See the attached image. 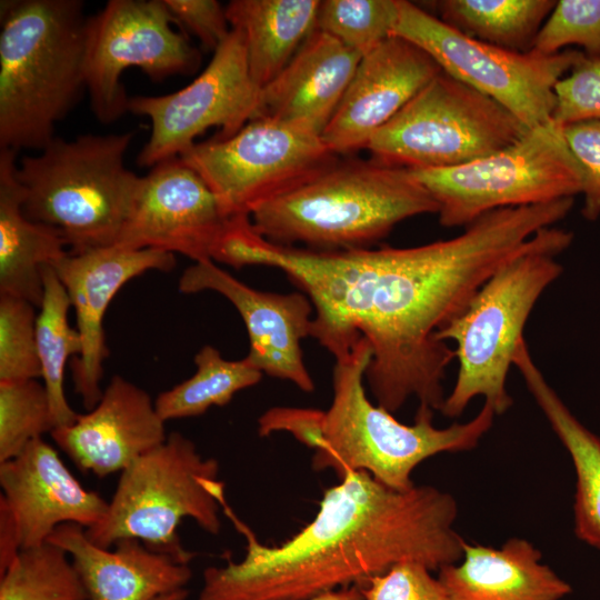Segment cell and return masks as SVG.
Instances as JSON below:
<instances>
[{"mask_svg": "<svg viewBox=\"0 0 600 600\" xmlns=\"http://www.w3.org/2000/svg\"><path fill=\"white\" fill-rule=\"evenodd\" d=\"M572 207L564 198L494 210L454 238L418 247L331 251L273 243L241 216L227 222L212 259L284 272L316 310L310 337L336 361L366 339L372 351L366 378L378 406L393 413L416 397L419 406L440 410L454 353L437 332L538 230Z\"/></svg>", "mask_w": 600, "mask_h": 600, "instance_id": "1", "label": "cell"}, {"mask_svg": "<svg viewBox=\"0 0 600 600\" xmlns=\"http://www.w3.org/2000/svg\"><path fill=\"white\" fill-rule=\"evenodd\" d=\"M218 501L246 538V554L208 567L199 600H303L362 587L404 561L440 570L463 553L453 528L457 502L430 486L399 491L367 472H349L324 491L313 520L277 547L257 539L224 493Z\"/></svg>", "mask_w": 600, "mask_h": 600, "instance_id": "2", "label": "cell"}, {"mask_svg": "<svg viewBox=\"0 0 600 600\" xmlns=\"http://www.w3.org/2000/svg\"><path fill=\"white\" fill-rule=\"evenodd\" d=\"M80 0L0 6V149H44L86 84L88 17Z\"/></svg>", "mask_w": 600, "mask_h": 600, "instance_id": "3", "label": "cell"}, {"mask_svg": "<svg viewBox=\"0 0 600 600\" xmlns=\"http://www.w3.org/2000/svg\"><path fill=\"white\" fill-rule=\"evenodd\" d=\"M429 191L409 169L377 160L332 163L250 214L253 228L283 246L331 251L369 248L401 221L438 213Z\"/></svg>", "mask_w": 600, "mask_h": 600, "instance_id": "4", "label": "cell"}, {"mask_svg": "<svg viewBox=\"0 0 600 600\" xmlns=\"http://www.w3.org/2000/svg\"><path fill=\"white\" fill-rule=\"evenodd\" d=\"M572 240V232L553 226L538 230L437 332L439 341L456 342L459 364L440 409L443 416L459 417L476 397H483L497 416L511 407L507 379L524 326L540 296L561 276L556 258Z\"/></svg>", "mask_w": 600, "mask_h": 600, "instance_id": "5", "label": "cell"}, {"mask_svg": "<svg viewBox=\"0 0 600 600\" xmlns=\"http://www.w3.org/2000/svg\"><path fill=\"white\" fill-rule=\"evenodd\" d=\"M371 358V347L361 338L347 358L336 361L323 443L312 457L316 471L332 470L340 479L349 472H367L389 488L406 491L414 487L411 473L422 461L471 450L492 427L497 414L486 402L470 421L447 428L434 427L433 410L424 406H419L412 424L398 421L367 397L363 377Z\"/></svg>", "mask_w": 600, "mask_h": 600, "instance_id": "6", "label": "cell"}, {"mask_svg": "<svg viewBox=\"0 0 600 600\" xmlns=\"http://www.w3.org/2000/svg\"><path fill=\"white\" fill-rule=\"evenodd\" d=\"M132 138H54L39 154L23 156L16 174L26 217L58 228L71 253L114 246L143 180L124 167Z\"/></svg>", "mask_w": 600, "mask_h": 600, "instance_id": "7", "label": "cell"}, {"mask_svg": "<svg viewBox=\"0 0 600 600\" xmlns=\"http://www.w3.org/2000/svg\"><path fill=\"white\" fill-rule=\"evenodd\" d=\"M220 466L204 458L180 432L138 458L120 472L103 519L86 529L91 542L111 548L121 539H138L150 550L188 563L194 554L181 543L178 526L193 519L210 534L221 529L218 493Z\"/></svg>", "mask_w": 600, "mask_h": 600, "instance_id": "8", "label": "cell"}, {"mask_svg": "<svg viewBox=\"0 0 600 600\" xmlns=\"http://www.w3.org/2000/svg\"><path fill=\"white\" fill-rule=\"evenodd\" d=\"M409 171L438 203L446 228L467 227L499 209L573 198L582 190L581 169L553 119L489 156Z\"/></svg>", "mask_w": 600, "mask_h": 600, "instance_id": "9", "label": "cell"}, {"mask_svg": "<svg viewBox=\"0 0 600 600\" xmlns=\"http://www.w3.org/2000/svg\"><path fill=\"white\" fill-rule=\"evenodd\" d=\"M528 130L501 104L441 71L366 149L389 166L450 168L499 151Z\"/></svg>", "mask_w": 600, "mask_h": 600, "instance_id": "10", "label": "cell"}, {"mask_svg": "<svg viewBox=\"0 0 600 600\" xmlns=\"http://www.w3.org/2000/svg\"><path fill=\"white\" fill-rule=\"evenodd\" d=\"M392 36L424 50L443 72L501 104L527 129L552 120L554 86L584 53L510 51L470 38L406 0H399Z\"/></svg>", "mask_w": 600, "mask_h": 600, "instance_id": "11", "label": "cell"}, {"mask_svg": "<svg viewBox=\"0 0 600 600\" xmlns=\"http://www.w3.org/2000/svg\"><path fill=\"white\" fill-rule=\"evenodd\" d=\"M179 158L208 184L227 218L250 216L338 159L320 134L263 117L229 138L196 142Z\"/></svg>", "mask_w": 600, "mask_h": 600, "instance_id": "12", "label": "cell"}, {"mask_svg": "<svg viewBox=\"0 0 600 600\" xmlns=\"http://www.w3.org/2000/svg\"><path fill=\"white\" fill-rule=\"evenodd\" d=\"M172 22L163 0H110L88 17L86 84L100 122H114L128 111L120 81L126 69L139 68L153 81L199 69L200 51Z\"/></svg>", "mask_w": 600, "mask_h": 600, "instance_id": "13", "label": "cell"}, {"mask_svg": "<svg viewBox=\"0 0 600 600\" xmlns=\"http://www.w3.org/2000/svg\"><path fill=\"white\" fill-rule=\"evenodd\" d=\"M260 89L251 79L241 33L231 29L206 69L187 87L163 96H134L127 110L148 117L151 134L138 154L140 167L180 157L214 127L229 138L252 120Z\"/></svg>", "mask_w": 600, "mask_h": 600, "instance_id": "14", "label": "cell"}, {"mask_svg": "<svg viewBox=\"0 0 600 600\" xmlns=\"http://www.w3.org/2000/svg\"><path fill=\"white\" fill-rule=\"evenodd\" d=\"M227 217L208 184L179 157L152 167L116 246L211 260Z\"/></svg>", "mask_w": 600, "mask_h": 600, "instance_id": "15", "label": "cell"}, {"mask_svg": "<svg viewBox=\"0 0 600 600\" xmlns=\"http://www.w3.org/2000/svg\"><path fill=\"white\" fill-rule=\"evenodd\" d=\"M176 266L173 253L124 249L119 246L68 253L54 263L77 317L82 352L70 363L74 392L89 411L99 402L103 362L109 356L103 330L106 311L117 292L131 279L150 270L168 272Z\"/></svg>", "mask_w": 600, "mask_h": 600, "instance_id": "16", "label": "cell"}, {"mask_svg": "<svg viewBox=\"0 0 600 600\" xmlns=\"http://www.w3.org/2000/svg\"><path fill=\"white\" fill-rule=\"evenodd\" d=\"M182 293L214 291L240 313L250 340L244 358L268 376L291 381L300 390H314L304 364L301 340L310 336L313 306L304 293L261 291L241 282L212 260L194 262L179 280Z\"/></svg>", "mask_w": 600, "mask_h": 600, "instance_id": "17", "label": "cell"}, {"mask_svg": "<svg viewBox=\"0 0 600 600\" xmlns=\"http://www.w3.org/2000/svg\"><path fill=\"white\" fill-rule=\"evenodd\" d=\"M442 69L421 48L391 36L361 57L321 138L334 154L366 149Z\"/></svg>", "mask_w": 600, "mask_h": 600, "instance_id": "18", "label": "cell"}, {"mask_svg": "<svg viewBox=\"0 0 600 600\" xmlns=\"http://www.w3.org/2000/svg\"><path fill=\"white\" fill-rule=\"evenodd\" d=\"M0 506L13 522L20 549L47 542L64 523L88 529L108 511L109 502L82 487L42 438L0 462Z\"/></svg>", "mask_w": 600, "mask_h": 600, "instance_id": "19", "label": "cell"}, {"mask_svg": "<svg viewBox=\"0 0 600 600\" xmlns=\"http://www.w3.org/2000/svg\"><path fill=\"white\" fill-rule=\"evenodd\" d=\"M164 423L147 391L114 376L93 409L50 434L81 471L104 478L163 443Z\"/></svg>", "mask_w": 600, "mask_h": 600, "instance_id": "20", "label": "cell"}, {"mask_svg": "<svg viewBox=\"0 0 600 600\" xmlns=\"http://www.w3.org/2000/svg\"><path fill=\"white\" fill-rule=\"evenodd\" d=\"M360 59L336 38L314 29L286 68L260 90L254 118H270L321 136Z\"/></svg>", "mask_w": 600, "mask_h": 600, "instance_id": "21", "label": "cell"}, {"mask_svg": "<svg viewBox=\"0 0 600 600\" xmlns=\"http://www.w3.org/2000/svg\"><path fill=\"white\" fill-rule=\"evenodd\" d=\"M48 541L70 556L89 600H153L183 589L192 578L188 563L150 550L138 539H121L111 548L89 540L86 528L64 523Z\"/></svg>", "mask_w": 600, "mask_h": 600, "instance_id": "22", "label": "cell"}, {"mask_svg": "<svg viewBox=\"0 0 600 600\" xmlns=\"http://www.w3.org/2000/svg\"><path fill=\"white\" fill-rule=\"evenodd\" d=\"M460 560L439 570L450 600H559L571 591L526 539L500 548L464 541Z\"/></svg>", "mask_w": 600, "mask_h": 600, "instance_id": "23", "label": "cell"}, {"mask_svg": "<svg viewBox=\"0 0 600 600\" xmlns=\"http://www.w3.org/2000/svg\"><path fill=\"white\" fill-rule=\"evenodd\" d=\"M17 154L0 149V294L24 299L39 308L42 269L61 260L68 253V243L58 228L32 221L23 213Z\"/></svg>", "mask_w": 600, "mask_h": 600, "instance_id": "24", "label": "cell"}, {"mask_svg": "<svg viewBox=\"0 0 600 600\" xmlns=\"http://www.w3.org/2000/svg\"><path fill=\"white\" fill-rule=\"evenodd\" d=\"M513 366L572 460L576 536L600 550V438L572 414L548 383L524 339L516 350Z\"/></svg>", "mask_w": 600, "mask_h": 600, "instance_id": "25", "label": "cell"}, {"mask_svg": "<svg viewBox=\"0 0 600 600\" xmlns=\"http://www.w3.org/2000/svg\"><path fill=\"white\" fill-rule=\"evenodd\" d=\"M318 0H232L231 29L243 39L251 79L261 90L290 62L316 29Z\"/></svg>", "mask_w": 600, "mask_h": 600, "instance_id": "26", "label": "cell"}, {"mask_svg": "<svg viewBox=\"0 0 600 600\" xmlns=\"http://www.w3.org/2000/svg\"><path fill=\"white\" fill-rule=\"evenodd\" d=\"M554 0H440L433 7L446 24L479 41L529 52Z\"/></svg>", "mask_w": 600, "mask_h": 600, "instance_id": "27", "label": "cell"}, {"mask_svg": "<svg viewBox=\"0 0 600 600\" xmlns=\"http://www.w3.org/2000/svg\"><path fill=\"white\" fill-rule=\"evenodd\" d=\"M42 280L43 297L36 320V340L41 379L56 429L72 424L80 416L67 400L63 379L69 359L82 352V339L78 329L69 323L71 301L52 266L43 267Z\"/></svg>", "mask_w": 600, "mask_h": 600, "instance_id": "28", "label": "cell"}, {"mask_svg": "<svg viewBox=\"0 0 600 600\" xmlns=\"http://www.w3.org/2000/svg\"><path fill=\"white\" fill-rule=\"evenodd\" d=\"M196 373L154 400L160 418L166 422L172 419L203 414L213 406L222 407L233 396L257 384L262 372L249 364L246 359L227 360L212 346L202 347L194 356Z\"/></svg>", "mask_w": 600, "mask_h": 600, "instance_id": "29", "label": "cell"}, {"mask_svg": "<svg viewBox=\"0 0 600 600\" xmlns=\"http://www.w3.org/2000/svg\"><path fill=\"white\" fill-rule=\"evenodd\" d=\"M0 600H89L68 552L50 541L21 549L0 573Z\"/></svg>", "mask_w": 600, "mask_h": 600, "instance_id": "30", "label": "cell"}, {"mask_svg": "<svg viewBox=\"0 0 600 600\" xmlns=\"http://www.w3.org/2000/svg\"><path fill=\"white\" fill-rule=\"evenodd\" d=\"M398 13L399 0H323L316 29L363 57L392 36Z\"/></svg>", "mask_w": 600, "mask_h": 600, "instance_id": "31", "label": "cell"}, {"mask_svg": "<svg viewBox=\"0 0 600 600\" xmlns=\"http://www.w3.org/2000/svg\"><path fill=\"white\" fill-rule=\"evenodd\" d=\"M54 429L44 384L38 379L0 381V462Z\"/></svg>", "mask_w": 600, "mask_h": 600, "instance_id": "32", "label": "cell"}, {"mask_svg": "<svg viewBox=\"0 0 600 600\" xmlns=\"http://www.w3.org/2000/svg\"><path fill=\"white\" fill-rule=\"evenodd\" d=\"M36 308L24 299L0 294V381L41 378Z\"/></svg>", "mask_w": 600, "mask_h": 600, "instance_id": "33", "label": "cell"}, {"mask_svg": "<svg viewBox=\"0 0 600 600\" xmlns=\"http://www.w3.org/2000/svg\"><path fill=\"white\" fill-rule=\"evenodd\" d=\"M577 44L600 57V0H560L542 24L532 51L550 56Z\"/></svg>", "mask_w": 600, "mask_h": 600, "instance_id": "34", "label": "cell"}, {"mask_svg": "<svg viewBox=\"0 0 600 600\" xmlns=\"http://www.w3.org/2000/svg\"><path fill=\"white\" fill-rule=\"evenodd\" d=\"M552 119L561 126L600 120V57L583 53L554 86Z\"/></svg>", "mask_w": 600, "mask_h": 600, "instance_id": "35", "label": "cell"}, {"mask_svg": "<svg viewBox=\"0 0 600 600\" xmlns=\"http://www.w3.org/2000/svg\"><path fill=\"white\" fill-rule=\"evenodd\" d=\"M421 563L400 562L361 588L364 600H450L439 578Z\"/></svg>", "mask_w": 600, "mask_h": 600, "instance_id": "36", "label": "cell"}, {"mask_svg": "<svg viewBox=\"0 0 600 600\" xmlns=\"http://www.w3.org/2000/svg\"><path fill=\"white\" fill-rule=\"evenodd\" d=\"M562 130L582 173V216L594 221L600 216V120L568 123Z\"/></svg>", "mask_w": 600, "mask_h": 600, "instance_id": "37", "label": "cell"}, {"mask_svg": "<svg viewBox=\"0 0 600 600\" xmlns=\"http://www.w3.org/2000/svg\"><path fill=\"white\" fill-rule=\"evenodd\" d=\"M174 23L197 37L202 49L214 52L230 33L226 7L216 0H163Z\"/></svg>", "mask_w": 600, "mask_h": 600, "instance_id": "38", "label": "cell"}, {"mask_svg": "<svg viewBox=\"0 0 600 600\" xmlns=\"http://www.w3.org/2000/svg\"><path fill=\"white\" fill-rule=\"evenodd\" d=\"M326 411L312 408L273 407L258 420V432L267 437L286 431L298 441L314 450L323 443Z\"/></svg>", "mask_w": 600, "mask_h": 600, "instance_id": "39", "label": "cell"}, {"mask_svg": "<svg viewBox=\"0 0 600 600\" xmlns=\"http://www.w3.org/2000/svg\"><path fill=\"white\" fill-rule=\"evenodd\" d=\"M303 600H364L361 588L352 586L329 591L309 599Z\"/></svg>", "mask_w": 600, "mask_h": 600, "instance_id": "40", "label": "cell"}, {"mask_svg": "<svg viewBox=\"0 0 600 600\" xmlns=\"http://www.w3.org/2000/svg\"><path fill=\"white\" fill-rule=\"evenodd\" d=\"M188 597V590L186 588L176 590L172 592L163 593L161 596H158L153 600H186Z\"/></svg>", "mask_w": 600, "mask_h": 600, "instance_id": "41", "label": "cell"}]
</instances>
